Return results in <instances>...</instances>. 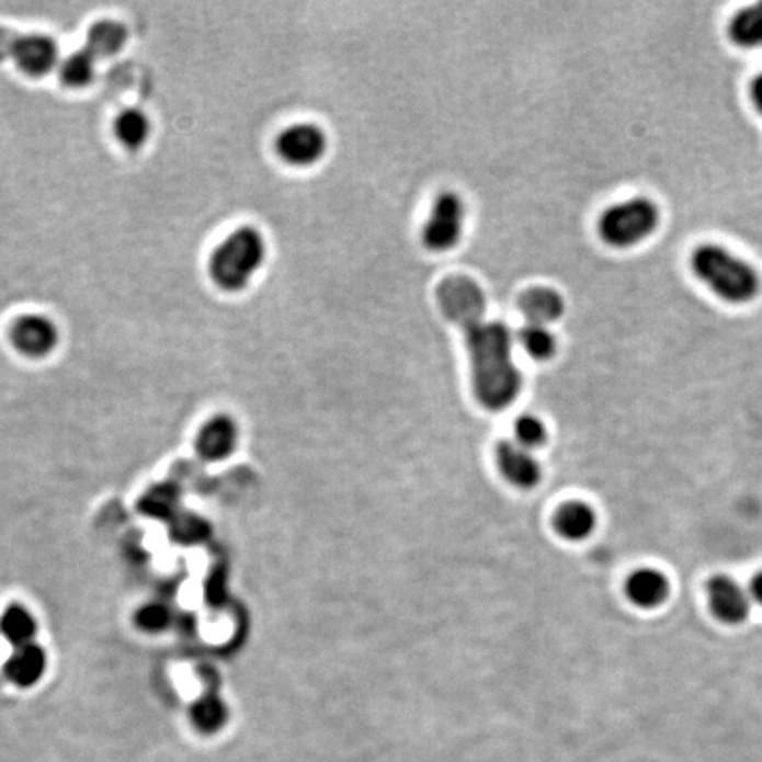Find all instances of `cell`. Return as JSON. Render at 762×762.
<instances>
[{
  "label": "cell",
  "mask_w": 762,
  "mask_h": 762,
  "mask_svg": "<svg viewBox=\"0 0 762 762\" xmlns=\"http://www.w3.org/2000/svg\"><path fill=\"white\" fill-rule=\"evenodd\" d=\"M660 211L646 196L619 202L605 208L599 217L600 239L614 249H628L640 244L659 228Z\"/></svg>",
  "instance_id": "4"
},
{
  "label": "cell",
  "mask_w": 762,
  "mask_h": 762,
  "mask_svg": "<svg viewBox=\"0 0 762 762\" xmlns=\"http://www.w3.org/2000/svg\"><path fill=\"white\" fill-rule=\"evenodd\" d=\"M127 37H129V31L124 23L115 22V20H101V22H95L87 32L86 50L94 59H106V57H113L123 50Z\"/></svg>",
  "instance_id": "15"
},
{
  "label": "cell",
  "mask_w": 762,
  "mask_h": 762,
  "mask_svg": "<svg viewBox=\"0 0 762 762\" xmlns=\"http://www.w3.org/2000/svg\"><path fill=\"white\" fill-rule=\"evenodd\" d=\"M13 60L29 77H46L59 62V46L45 34H20L0 27V62Z\"/></svg>",
  "instance_id": "5"
},
{
  "label": "cell",
  "mask_w": 762,
  "mask_h": 762,
  "mask_svg": "<svg viewBox=\"0 0 762 762\" xmlns=\"http://www.w3.org/2000/svg\"><path fill=\"white\" fill-rule=\"evenodd\" d=\"M498 465L509 482L519 488H535L541 482V466L526 448L515 443H501L498 448Z\"/></svg>",
  "instance_id": "11"
},
{
  "label": "cell",
  "mask_w": 762,
  "mask_h": 762,
  "mask_svg": "<svg viewBox=\"0 0 762 762\" xmlns=\"http://www.w3.org/2000/svg\"><path fill=\"white\" fill-rule=\"evenodd\" d=\"M556 528L569 541H582L595 530V512L587 503L572 501L559 509L556 514Z\"/></svg>",
  "instance_id": "18"
},
{
  "label": "cell",
  "mask_w": 762,
  "mask_h": 762,
  "mask_svg": "<svg viewBox=\"0 0 762 762\" xmlns=\"http://www.w3.org/2000/svg\"><path fill=\"white\" fill-rule=\"evenodd\" d=\"M0 632L14 648L32 645L37 632L36 618L23 605H11L0 618Z\"/></svg>",
  "instance_id": "19"
},
{
  "label": "cell",
  "mask_w": 762,
  "mask_h": 762,
  "mask_svg": "<svg viewBox=\"0 0 762 762\" xmlns=\"http://www.w3.org/2000/svg\"><path fill=\"white\" fill-rule=\"evenodd\" d=\"M727 34L731 42L740 48L753 50L762 46V2L755 5H747L743 10L732 14Z\"/></svg>",
  "instance_id": "16"
},
{
  "label": "cell",
  "mask_w": 762,
  "mask_h": 762,
  "mask_svg": "<svg viewBox=\"0 0 762 762\" xmlns=\"http://www.w3.org/2000/svg\"><path fill=\"white\" fill-rule=\"evenodd\" d=\"M692 272L724 303H752L761 292V280L750 263L736 257L729 249L717 244H703L691 257Z\"/></svg>",
  "instance_id": "2"
},
{
  "label": "cell",
  "mask_w": 762,
  "mask_h": 762,
  "mask_svg": "<svg viewBox=\"0 0 762 762\" xmlns=\"http://www.w3.org/2000/svg\"><path fill=\"white\" fill-rule=\"evenodd\" d=\"M752 595L762 605V572H759L752 581Z\"/></svg>",
  "instance_id": "26"
},
{
  "label": "cell",
  "mask_w": 762,
  "mask_h": 762,
  "mask_svg": "<svg viewBox=\"0 0 762 762\" xmlns=\"http://www.w3.org/2000/svg\"><path fill=\"white\" fill-rule=\"evenodd\" d=\"M518 339L524 352L535 361H549L555 356L556 346H558L549 327L533 326V323H526L519 330Z\"/></svg>",
  "instance_id": "21"
},
{
  "label": "cell",
  "mask_w": 762,
  "mask_h": 762,
  "mask_svg": "<svg viewBox=\"0 0 762 762\" xmlns=\"http://www.w3.org/2000/svg\"><path fill=\"white\" fill-rule=\"evenodd\" d=\"M466 205L459 194L445 191L434 200L422 228V244L433 253H447L465 234Z\"/></svg>",
  "instance_id": "6"
},
{
  "label": "cell",
  "mask_w": 762,
  "mask_h": 762,
  "mask_svg": "<svg viewBox=\"0 0 762 762\" xmlns=\"http://www.w3.org/2000/svg\"><path fill=\"white\" fill-rule=\"evenodd\" d=\"M515 437L519 447L530 448L541 447L546 442V428L537 417L524 416L515 422Z\"/></svg>",
  "instance_id": "24"
},
{
  "label": "cell",
  "mask_w": 762,
  "mask_h": 762,
  "mask_svg": "<svg viewBox=\"0 0 762 762\" xmlns=\"http://www.w3.org/2000/svg\"><path fill=\"white\" fill-rule=\"evenodd\" d=\"M228 717H230L228 704L214 691L202 695L191 706V721L204 735H214V732L221 731L223 727L226 726V721H228Z\"/></svg>",
  "instance_id": "17"
},
{
  "label": "cell",
  "mask_w": 762,
  "mask_h": 762,
  "mask_svg": "<svg viewBox=\"0 0 762 762\" xmlns=\"http://www.w3.org/2000/svg\"><path fill=\"white\" fill-rule=\"evenodd\" d=\"M519 312L524 316L526 323L549 327L558 321L565 312V300L556 289L547 286H535L519 297Z\"/></svg>",
  "instance_id": "10"
},
{
  "label": "cell",
  "mask_w": 762,
  "mask_h": 762,
  "mask_svg": "<svg viewBox=\"0 0 762 762\" xmlns=\"http://www.w3.org/2000/svg\"><path fill=\"white\" fill-rule=\"evenodd\" d=\"M95 59L89 52H75L60 64V80L71 89H83L94 80Z\"/></svg>",
  "instance_id": "22"
},
{
  "label": "cell",
  "mask_w": 762,
  "mask_h": 762,
  "mask_svg": "<svg viewBox=\"0 0 762 762\" xmlns=\"http://www.w3.org/2000/svg\"><path fill=\"white\" fill-rule=\"evenodd\" d=\"M113 132L118 141L127 149H140L149 140L150 121L140 110L129 109L118 113L113 124Z\"/></svg>",
  "instance_id": "20"
},
{
  "label": "cell",
  "mask_w": 762,
  "mask_h": 762,
  "mask_svg": "<svg viewBox=\"0 0 762 762\" xmlns=\"http://www.w3.org/2000/svg\"><path fill=\"white\" fill-rule=\"evenodd\" d=\"M750 100H752L753 106L762 115V72L753 78L752 83H750Z\"/></svg>",
  "instance_id": "25"
},
{
  "label": "cell",
  "mask_w": 762,
  "mask_h": 762,
  "mask_svg": "<svg viewBox=\"0 0 762 762\" xmlns=\"http://www.w3.org/2000/svg\"><path fill=\"white\" fill-rule=\"evenodd\" d=\"M708 599L715 616L729 625L743 623L750 614L749 595L727 576H715L708 582Z\"/></svg>",
  "instance_id": "9"
},
{
  "label": "cell",
  "mask_w": 762,
  "mask_h": 762,
  "mask_svg": "<svg viewBox=\"0 0 762 762\" xmlns=\"http://www.w3.org/2000/svg\"><path fill=\"white\" fill-rule=\"evenodd\" d=\"M437 306L466 332L475 388L489 407H505L521 390V375L512 359L514 335L503 321L488 320V300L477 281L448 275L437 285Z\"/></svg>",
  "instance_id": "1"
},
{
  "label": "cell",
  "mask_w": 762,
  "mask_h": 762,
  "mask_svg": "<svg viewBox=\"0 0 762 762\" xmlns=\"http://www.w3.org/2000/svg\"><path fill=\"white\" fill-rule=\"evenodd\" d=\"M11 343L22 355L42 359L59 344V329L46 316H20L11 327Z\"/></svg>",
  "instance_id": "8"
},
{
  "label": "cell",
  "mask_w": 762,
  "mask_h": 762,
  "mask_svg": "<svg viewBox=\"0 0 762 762\" xmlns=\"http://www.w3.org/2000/svg\"><path fill=\"white\" fill-rule=\"evenodd\" d=\"M265 258L263 235L253 226H242L217 246L208 262V274L217 288L237 294L248 288Z\"/></svg>",
  "instance_id": "3"
},
{
  "label": "cell",
  "mask_w": 762,
  "mask_h": 762,
  "mask_svg": "<svg viewBox=\"0 0 762 762\" xmlns=\"http://www.w3.org/2000/svg\"><path fill=\"white\" fill-rule=\"evenodd\" d=\"M627 595L634 604L639 605L642 610L659 607L669 596L668 578L659 570H637L628 579Z\"/></svg>",
  "instance_id": "14"
},
{
  "label": "cell",
  "mask_w": 762,
  "mask_h": 762,
  "mask_svg": "<svg viewBox=\"0 0 762 762\" xmlns=\"http://www.w3.org/2000/svg\"><path fill=\"white\" fill-rule=\"evenodd\" d=\"M329 138L320 126L309 123L286 127L275 138V152L289 167H315L326 158Z\"/></svg>",
  "instance_id": "7"
},
{
  "label": "cell",
  "mask_w": 762,
  "mask_h": 762,
  "mask_svg": "<svg viewBox=\"0 0 762 762\" xmlns=\"http://www.w3.org/2000/svg\"><path fill=\"white\" fill-rule=\"evenodd\" d=\"M46 666H48V659H46L45 650L36 642H32V645L14 648L5 662V674L14 685L27 689V686L36 685L37 681H42Z\"/></svg>",
  "instance_id": "13"
},
{
  "label": "cell",
  "mask_w": 762,
  "mask_h": 762,
  "mask_svg": "<svg viewBox=\"0 0 762 762\" xmlns=\"http://www.w3.org/2000/svg\"><path fill=\"white\" fill-rule=\"evenodd\" d=\"M170 623H172V611L168 610V605L159 604V602L144 605L136 613V625L150 634L163 632Z\"/></svg>",
  "instance_id": "23"
},
{
  "label": "cell",
  "mask_w": 762,
  "mask_h": 762,
  "mask_svg": "<svg viewBox=\"0 0 762 762\" xmlns=\"http://www.w3.org/2000/svg\"><path fill=\"white\" fill-rule=\"evenodd\" d=\"M237 445V425L230 417L219 416L208 420L200 431L196 451L207 460H221L230 456Z\"/></svg>",
  "instance_id": "12"
}]
</instances>
